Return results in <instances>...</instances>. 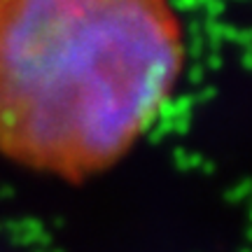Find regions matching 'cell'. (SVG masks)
<instances>
[{
    "label": "cell",
    "instance_id": "obj_1",
    "mask_svg": "<svg viewBox=\"0 0 252 252\" xmlns=\"http://www.w3.org/2000/svg\"><path fill=\"white\" fill-rule=\"evenodd\" d=\"M171 0H0V154L61 180L124 157L180 80Z\"/></svg>",
    "mask_w": 252,
    "mask_h": 252
}]
</instances>
